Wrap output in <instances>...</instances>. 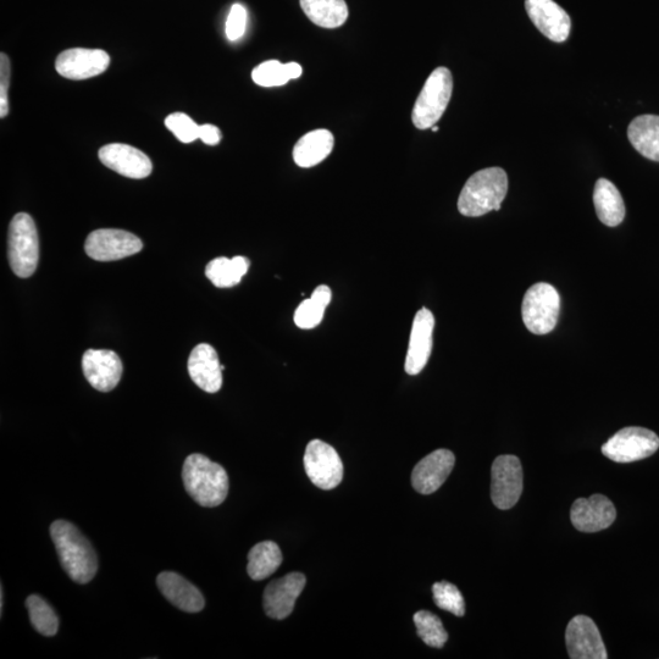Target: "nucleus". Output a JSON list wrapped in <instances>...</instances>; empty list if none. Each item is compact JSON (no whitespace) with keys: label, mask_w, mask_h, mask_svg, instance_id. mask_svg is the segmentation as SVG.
I'll return each instance as SVG.
<instances>
[{"label":"nucleus","mask_w":659,"mask_h":659,"mask_svg":"<svg viewBox=\"0 0 659 659\" xmlns=\"http://www.w3.org/2000/svg\"><path fill=\"white\" fill-rule=\"evenodd\" d=\"M10 85V62L8 55H0V118L9 113L8 91Z\"/></svg>","instance_id":"35"},{"label":"nucleus","mask_w":659,"mask_h":659,"mask_svg":"<svg viewBox=\"0 0 659 659\" xmlns=\"http://www.w3.org/2000/svg\"><path fill=\"white\" fill-rule=\"evenodd\" d=\"M82 369L93 389L113 391L123 375V362L113 351L88 350L82 357Z\"/></svg>","instance_id":"15"},{"label":"nucleus","mask_w":659,"mask_h":659,"mask_svg":"<svg viewBox=\"0 0 659 659\" xmlns=\"http://www.w3.org/2000/svg\"><path fill=\"white\" fill-rule=\"evenodd\" d=\"M433 594L437 607L454 614V616H464L465 602L457 586L447 583V581H441V583L434 584Z\"/></svg>","instance_id":"31"},{"label":"nucleus","mask_w":659,"mask_h":659,"mask_svg":"<svg viewBox=\"0 0 659 659\" xmlns=\"http://www.w3.org/2000/svg\"><path fill=\"white\" fill-rule=\"evenodd\" d=\"M252 79L262 87L284 86L291 81L287 74L286 64H282L278 60H269V62L257 66L253 70Z\"/></svg>","instance_id":"32"},{"label":"nucleus","mask_w":659,"mask_h":659,"mask_svg":"<svg viewBox=\"0 0 659 659\" xmlns=\"http://www.w3.org/2000/svg\"><path fill=\"white\" fill-rule=\"evenodd\" d=\"M301 7L313 24L324 29H337L348 19L345 0H301Z\"/></svg>","instance_id":"25"},{"label":"nucleus","mask_w":659,"mask_h":659,"mask_svg":"<svg viewBox=\"0 0 659 659\" xmlns=\"http://www.w3.org/2000/svg\"><path fill=\"white\" fill-rule=\"evenodd\" d=\"M525 9L539 31L556 43L566 42L572 30V21L566 10L553 0H525Z\"/></svg>","instance_id":"16"},{"label":"nucleus","mask_w":659,"mask_h":659,"mask_svg":"<svg viewBox=\"0 0 659 659\" xmlns=\"http://www.w3.org/2000/svg\"><path fill=\"white\" fill-rule=\"evenodd\" d=\"M281 563L280 547L273 541H263L249 551L247 572L253 580H264L273 575Z\"/></svg>","instance_id":"26"},{"label":"nucleus","mask_w":659,"mask_h":659,"mask_svg":"<svg viewBox=\"0 0 659 659\" xmlns=\"http://www.w3.org/2000/svg\"><path fill=\"white\" fill-rule=\"evenodd\" d=\"M617 518L616 507L606 496L594 495L589 498H579L570 511V519L574 528L583 533H597L605 530Z\"/></svg>","instance_id":"18"},{"label":"nucleus","mask_w":659,"mask_h":659,"mask_svg":"<svg viewBox=\"0 0 659 659\" xmlns=\"http://www.w3.org/2000/svg\"><path fill=\"white\" fill-rule=\"evenodd\" d=\"M199 138L207 146H217L221 141V131L214 125H202L199 129Z\"/></svg>","instance_id":"36"},{"label":"nucleus","mask_w":659,"mask_h":659,"mask_svg":"<svg viewBox=\"0 0 659 659\" xmlns=\"http://www.w3.org/2000/svg\"><path fill=\"white\" fill-rule=\"evenodd\" d=\"M141 238L124 230L101 229L91 232L85 243L86 253L98 262H114L141 252Z\"/></svg>","instance_id":"10"},{"label":"nucleus","mask_w":659,"mask_h":659,"mask_svg":"<svg viewBox=\"0 0 659 659\" xmlns=\"http://www.w3.org/2000/svg\"><path fill=\"white\" fill-rule=\"evenodd\" d=\"M51 536L60 563L70 579L77 584L90 583L98 570L97 553L91 542L66 520H55L51 525Z\"/></svg>","instance_id":"1"},{"label":"nucleus","mask_w":659,"mask_h":659,"mask_svg":"<svg viewBox=\"0 0 659 659\" xmlns=\"http://www.w3.org/2000/svg\"><path fill=\"white\" fill-rule=\"evenodd\" d=\"M307 579L302 573L287 574L274 580L264 591V611L269 618L286 619L291 616L297 598L306 587Z\"/></svg>","instance_id":"14"},{"label":"nucleus","mask_w":659,"mask_h":659,"mask_svg":"<svg viewBox=\"0 0 659 659\" xmlns=\"http://www.w3.org/2000/svg\"><path fill=\"white\" fill-rule=\"evenodd\" d=\"M508 192V176L501 168L478 171L465 182L458 198V210L464 217L476 218L501 209Z\"/></svg>","instance_id":"3"},{"label":"nucleus","mask_w":659,"mask_h":659,"mask_svg":"<svg viewBox=\"0 0 659 659\" xmlns=\"http://www.w3.org/2000/svg\"><path fill=\"white\" fill-rule=\"evenodd\" d=\"M628 137L636 151L659 163V116H638L629 125Z\"/></svg>","instance_id":"24"},{"label":"nucleus","mask_w":659,"mask_h":659,"mask_svg":"<svg viewBox=\"0 0 659 659\" xmlns=\"http://www.w3.org/2000/svg\"><path fill=\"white\" fill-rule=\"evenodd\" d=\"M594 204L597 217L602 224L616 227L623 223L625 204L618 188L611 181L600 179L596 182Z\"/></svg>","instance_id":"23"},{"label":"nucleus","mask_w":659,"mask_h":659,"mask_svg":"<svg viewBox=\"0 0 659 659\" xmlns=\"http://www.w3.org/2000/svg\"><path fill=\"white\" fill-rule=\"evenodd\" d=\"M453 92V77L447 68H437L426 80L412 113L413 124L419 130L431 129L446 112Z\"/></svg>","instance_id":"5"},{"label":"nucleus","mask_w":659,"mask_h":659,"mask_svg":"<svg viewBox=\"0 0 659 659\" xmlns=\"http://www.w3.org/2000/svg\"><path fill=\"white\" fill-rule=\"evenodd\" d=\"M287 74L290 76V80L299 79L302 76L303 70L302 66L297 63L286 64Z\"/></svg>","instance_id":"37"},{"label":"nucleus","mask_w":659,"mask_h":659,"mask_svg":"<svg viewBox=\"0 0 659 659\" xmlns=\"http://www.w3.org/2000/svg\"><path fill=\"white\" fill-rule=\"evenodd\" d=\"M110 57L101 49L74 48L59 54L55 69L69 80H87L107 71Z\"/></svg>","instance_id":"11"},{"label":"nucleus","mask_w":659,"mask_h":659,"mask_svg":"<svg viewBox=\"0 0 659 659\" xmlns=\"http://www.w3.org/2000/svg\"><path fill=\"white\" fill-rule=\"evenodd\" d=\"M188 373L199 389L208 393H217L223 386V367L217 351L208 343H201L191 352Z\"/></svg>","instance_id":"20"},{"label":"nucleus","mask_w":659,"mask_h":659,"mask_svg":"<svg viewBox=\"0 0 659 659\" xmlns=\"http://www.w3.org/2000/svg\"><path fill=\"white\" fill-rule=\"evenodd\" d=\"M559 310L561 297L552 285L540 282L526 291L522 315L526 329L533 334H550L556 328Z\"/></svg>","instance_id":"6"},{"label":"nucleus","mask_w":659,"mask_h":659,"mask_svg":"<svg viewBox=\"0 0 659 659\" xmlns=\"http://www.w3.org/2000/svg\"><path fill=\"white\" fill-rule=\"evenodd\" d=\"M414 623L417 627L419 638L422 639L426 645L435 647V649H442L448 640V634L441 619L435 616L434 613L428 611H419L414 614Z\"/></svg>","instance_id":"30"},{"label":"nucleus","mask_w":659,"mask_h":659,"mask_svg":"<svg viewBox=\"0 0 659 659\" xmlns=\"http://www.w3.org/2000/svg\"><path fill=\"white\" fill-rule=\"evenodd\" d=\"M99 159L107 168L129 179H146L153 171L152 160L148 155L123 143L104 146L99 151Z\"/></svg>","instance_id":"17"},{"label":"nucleus","mask_w":659,"mask_h":659,"mask_svg":"<svg viewBox=\"0 0 659 659\" xmlns=\"http://www.w3.org/2000/svg\"><path fill=\"white\" fill-rule=\"evenodd\" d=\"M182 479L187 494L202 507H218L229 494L226 470L203 454L195 453L186 458Z\"/></svg>","instance_id":"2"},{"label":"nucleus","mask_w":659,"mask_h":659,"mask_svg":"<svg viewBox=\"0 0 659 659\" xmlns=\"http://www.w3.org/2000/svg\"><path fill=\"white\" fill-rule=\"evenodd\" d=\"M27 611L30 614L32 627L44 636L57 635L59 618L47 601L38 595H31L26 600Z\"/></svg>","instance_id":"29"},{"label":"nucleus","mask_w":659,"mask_h":659,"mask_svg":"<svg viewBox=\"0 0 659 659\" xmlns=\"http://www.w3.org/2000/svg\"><path fill=\"white\" fill-rule=\"evenodd\" d=\"M248 14L242 4H234L226 21V37L231 42L241 40L247 29Z\"/></svg>","instance_id":"34"},{"label":"nucleus","mask_w":659,"mask_h":659,"mask_svg":"<svg viewBox=\"0 0 659 659\" xmlns=\"http://www.w3.org/2000/svg\"><path fill=\"white\" fill-rule=\"evenodd\" d=\"M434 314L429 309H420L415 315L404 369L408 375L422 373L433 351Z\"/></svg>","instance_id":"13"},{"label":"nucleus","mask_w":659,"mask_h":659,"mask_svg":"<svg viewBox=\"0 0 659 659\" xmlns=\"http://www.w3.org/2000/svg\"><path fill=\"white\" fill-rule=\"evenodd\" d=\"M304 469L312 483L321 490H334L343 479V463L335 448L321 440L308 443Z\"/></svg>","instance_id":"8"},{"label":"nucleus","mask_w":659,"mask_h":659,"mask_svg":"<svg viewBox=\"0 0 659 659\" xmlns=\"http://www.w3.org/2000/svg\"><path fill=\"white\" fill-rule=\"evenodd\" d=\"M456 457L451 451L436 450L422 459L412 473L414 490L422 495L434 494L452 473Z\"/></svg>","instance_id":"19"},{"label":"nucleus","mask_w":659,"mask_h":659,"mask_svg":"<svg viewBox=\"0 0 659 659\" xmlns=\"http://www.w3.org/2000/svg\"><path fill=\"white\" fill-rule=\"evenodd\" d=\"M332 293L329 286L321 285L314 290L312 297L304 299L295 313V324L299 329L317 328L323 321L325 309L331 302Z\"/></svg>","instance_id":"28"},{"label":"nucleus","mask_w":659,"mask_h":659,"mask_svg":"<svg viewBox=\"0 0 659 659\" xmlns=\"http://www.w3.org/2000/svg\"><path fill=\"white\" fill-rule=\"evenodd\" d=\"M431 129H433L434 132L439 131V127H437V126H433V127H431Z\"/></svg>","instance_id":"39"},{"label":"nucleus","mask_w":659,"mask_h":659,"mask_svg":"<svg viewBox=\"0 0 659 659\" xmlns=\"http://www.w3.org/2000/svg\"><path fill=\"white\" fill-rule=\"evenodd\" d=\"M8 257L11 269L19 278H30L40 260V240L35 221L29 214H16L11 220L8 236Z\"/></svg>","instance_id":"4"},{"label":"nucleus","mask_w":659,"mask_h":659,"mask_svg":"<svg viewBox=\"0 0 659 659\" xmlns=\"http://www.w3.org/2000/svg\"><path fill=\"white\" fill-rule=\"evenodd\" d=\"M334 145L335 138L329 130L308 132L293 148V159L301 168H313L329 157Z\"/></svg>","instance_id":"22"},{"label":"nucleus","mask_w":659,"mask_h":659,"mask_svg":"<svg viewBox=\"0 0 659 659\" xmlns=\"http://www.w3.org/2000/svg\"><path fill=\"white\" fill-rule=\"evenodd\" d=\"M523 468L519 458L500 456L491 469V498L498 509L507 511L517 505L523 492Z\"/></svg>","instance_id":"9"},{"label":"nucleus","mask_w":659,"mask_h":659,"mask_svg":"<svg viewBox=\"0 0 659 659\" xmlns=\"http://www.w3.org/2000/svg\"><path fill=\"white\" fill-rule=\"evenodd\" d=\"M569 657L572 659H607L600 630L594 620L577 616L570 620L566 631Z\"/></svg>","instance_id":"12"},{"label":"nucleus","mask_w":659,"mask_h":659,"mask_svg":"<svg viewBox=\"0 0 659 659\" xmlns=\"http://www.w3.org/2000/svg\"><path fill=\"white\" fill-rule=\"evenodd\" d=\"M165 126L182 143H192L198 140L199 129H201V126H198L190 116L184 113L170 114L165 119Z\"/></svg>","instance_id":"33"},{"label":"nucleus","mask_w":659,"mask_h":659,"mask_svg":"<svg viewBox=\"0 0 659 659\" xmlns=\"http://www.w3.org/2000/svg\"><path fill=\"white\" fill-rule=\"evenodd\" d=\"M0 600H2V603H0V609H2V614H3V608H4V591L2 587V597H0Z\"/></svg>","instance_id":"38"},{"label":"nucleus","mask_w":659,"mask_h":659,"mask_svg":"<svg viewBox=\"0 0 659 659\" xmlns=\"http://www.w3.org/2000/svg\"><path fill=\"white\" fill-rule=\"evenodd\" d=\"M249 260L245 257L232 259L220 257L209 262L206 268L207 278L219 289H230L240 284L248 273Z\"/></svg>","instance_id":"27"},{"label":"nucleus","mask_w":659,"mask_h":659,"mask_svg":"<svg viewBox=\"0 0 659 659\" xmlns=\"http://www.w3.org/2000/svg\"><path fill=\"white\" fill-rule=\"evenodd\" d=\"M659 448V437L653 431L638 426L619 430L602 446V453L617 463L638 462L649 458Z\"/></svg>","instance_id":"7"},{"label":"nucleus","mask_w":659,"mask_h":659,"mask_svg":"<svg viewBox=\"0 0 659 659\" xmlns=\"http://www.w3.org/2000/svg\"><path fill=\"white\" fill-rule=\"evenodd\" d=\"M157 585L166 600L181 611L198 613L206 605L202 592L180 574L174 572L159 574Z\"/></svg>","instance_id":"21"}]
</instances>
